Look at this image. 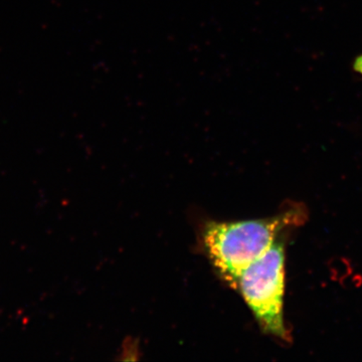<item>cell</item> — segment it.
I'll return each instance as SVG.
<instances>
[{
    "label": "cell",
    "mask_w": 362,
    "mask_h": 362,
    "mask_svg": "<svg viewBox=\"0 0 362 362\" xmlns=\"http://www.w3.org/2000/svg\"><path fill=\"white\" fill-rule=\"evenodd\" d=\"M307 216L306 207L294 204L270 218L211 221L202 228V249L218 275L235 288L245 269L265 254L287 228L303 225Z\"/></svg>",
    "instance_id": "obj_1"
},
{
    "label": "cell",
    "mask_w": 362,
    "mask_h": 362,
    "mask_svg": "<svg viewBox=\"0 0 362 362\" xmlns=\"http://www.w3.org/2000/svg\"><path fill=\"white\" fill-rule=\"evenodd\" d=\"M285 244L279 238L270 249L245 269L235 289L267 334L289 341L284 319Z\"/></svg>",
    "instance_id": "obj_2"
}]
</instances>
